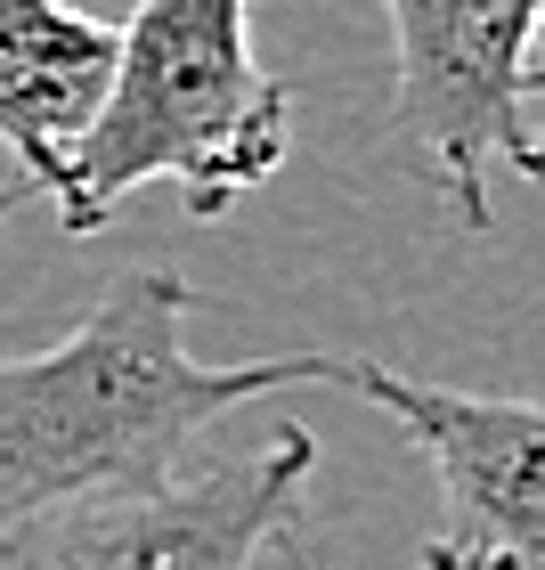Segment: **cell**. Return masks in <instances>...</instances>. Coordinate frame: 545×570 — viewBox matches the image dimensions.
<instances>
[{"instance_id":"obj_1","label":"cell","mask_w":545,"mask_h":570,"mask_svg":"<svg viewBox=\"0 0 545 570\" xmlns=\"http://www.w3.org/2000/svg\"><path fill=\"white\" fill-rule=\"evenodd\" d=\"M188 309L196 285L179 269H115L73 334L0 358V530L82 498L171 481L179 456L220 416L269 392H294V383L343 392V351L204 367L188 351Z\"/></svg>"},{"instance_id":"obj_2","label":"cell","mask_w":545,"mask_h":570,"mask_svg":"<svg viewBox=\"0 0 545 570\" xmlns=\"http://www.w3.org/2000/svg\"><path fill=\"white\" fill-rule=\"evenodd\" d=\"M294 98L252 58V0H139L115 24V90L73 147L58 228L90 237L122 196L171 179L188 220H220L285 164Z\"/></svg>"},{"instance_id":"obj_3","label":"cell","mask_w":545,"mask_h":570,"mask_svg":"<svg viewBox=\"0 0 545 570\" xmlns=\"http://www.w3.org/2000/svg\"><path fill=\"white\" fill-rule=\"evenodd\" d=\"M392 24L399 139L456 228H488V164L545 171L537 147V0H375Z\"/></svg>"},{"instance_id":"obj_4","label":"cell","mask_w":545,"mask_h":570,"mask_svg":"<svg viewBox=\"0 0 545 570\" xmlns=\"http://www.w3.org/2000/svg\"><path fill=\"white\" fill-rule=\"evenodd\" d=\"M309 464H318V440L285 424L252 456L0 530V570H261L277 547L301 538Z\"/></svg>"},{"instance_id":"obj_5","label":"cell","mask_w":545,"mask_h":570,"mask_svg":"<svg viewBox=\"0 0 545 570\" xmlns=\"http://www.w3.org/2000/svg\"><path fill=\"white\" fill-rule=\"evenodd\" d=\"M343 392H367L439 473L424 570H545V416L537 400H473L343 358Z\"/></svg>"},{"instance_id":"obj_6","label":"cell","mask_w":545,"mask_h":570,"mask_svg":"<svg viewBox=\"0 0 545 570\" xmlns=\"http://www.w3.org/2000/svg\"><path fill=\"white\" fill-rule=\"evenodd\" d=\"M115 90V24L73 0H0V147L17 179L66 213L73 147Z\"/></svg>"},{"instance_id":"obj_7","label":"cell","mask_w":545,"mask_h":570,"mask_svg":"<svg viewBox=\"0 0 545 570\" xmlns=\"http://www.w3.org/2000/svg\"><path fill=\"white\" fill-rule=\"evenodd\" d=\"M24 196H33V188H24V179H9V188H0V220H9L17 204H24Z\"/></svg>"}]
</instances>
